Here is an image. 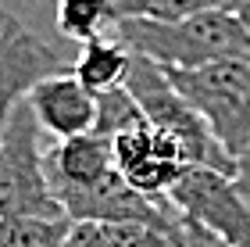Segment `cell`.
<instances>
[{
    "instance_id": "obj_1",
    "label": "cell",
    "mask_w": 250,
    "mask_h": 247,
    "mask_svg": "<svg viewBox=\"0 0 250 247\" xmlns=\"http://www.w3.org/2000/svg\"><path fill=\"white\" fill-rule=\"evenodd\" d=\"M118 40L161 68H204L250 61V29L232 7H211L183 22H118Z\"/></svg>"
},
{
    "instance_id": "obj_2",
    "label": "cell",
    "mask_w": 250,
    "mask_h": 247,
    "mask_svg": "<svg viewBox=\"0 0 250 247\" xmlns=\"http://www.w3.org/2000/svg\"><path fill=\"white\" fill-rule=\"evenodd\" d=\"M165 75L232 158L250 151V61L165 68Z\"/></svg>"
},
{
    "instance_id": "obj_3",
    "label": "cell",
    "mask_w": 250,
    "mask_h": 247,
    "mask_svg": "<svg viewBox=\"0 0 250 247\" xmlns=\"http://www.w3.org/2000/svg\"><path fill=\"white\" fill-rule=\"evenodd\" d=\"M125 90L136 97L146 122L161 126L165 133H172L179 140L189 165H208V168H218V172H229V176L236 172V158L214 140L208 122L186 104V97L168 83L161 65L132 54V68H129V79H125Z\"/></svg>"
},
{
    "instance_id": "obj_4",
    "label": "cell",
    "mask_w": 250,
    "mask_h": 247,
    "mask_svg": "<svg viewBox=\"0 0 250 247\" xmlns=\"http://www.w3.org/2000/svg\"><path fill=\"white\" fill-rule=\"evenodd\" d=\"M25 215H64V211L47 179L43 129L21 100L11 111L4 136H0V219Z\"/></svg>"
},
{
    "instance_id": "obj_5",
    "label": "cell",
    "mask_w": 250,
    "mask_h": 247,
    "mask_svg": "<svg viewBox=\"0 0 250 247\" xmlns=\"http://www.w3.org/2000/svg\"><path fill=\"white\" fill-rule=\"evenodd\" d=\"M168 204L186 226H200L232 247H250V204L229 172L189 165L172 186Z\"/></svg>"
},
{
    "instance_id": "obj_6",
    "label": "cell",
    "mask_w": 250,
    "mask_h": 247,
    "mask_svg": "<svg viewBox=\"0 0 250 247\" xmlns=\"http://www.w3.org/2000/svg\"><path fill=\"white\" fill-rule=\"evenodd\" d=\"M111 154H115L118 176L136 194H143L150 201H168L172 186L179 183V176L189 168L179 140L146 118L136 122L132 129L118 133L111 140Z\"/></svg>"
},
{
    "instance_id": "obj_7",
    "label": "cell",
    "mask_w": 250,
    "mask_h": 247,
    "mask_svg": "<svg viewBox=\"0 0 250 247\" xmlns=\"http://www.w3.org/2000/svg\"><path fill=\"white\" fill-rule=\"evenodd\" d=\"M25 104L36 118V126L58 143L72 136H86L97 126V93H89L72 75V68L40 79L25 93Z\"/></svg>"
},
{
    "instance_id": "obj_8",
    "label": "cell",
    "mask_w": 250,
    "mask_h": 247,
    "mask_svg": "<svg viewBox=\"0 0 250 247\" xmlns=\"http://www.w3.org/2000/svg\"><path fill=\"white\" fill-rule=\"evenodd\" d=\"M54 72H64L61 54L18 22L7 32V40L0 43V136H4L11 111L25 100V93L40 79H47Z\"/></svg>"
},
{
    "instance_id": "obj_9",
    "label": "cell",
    "mask_w": 250,
    "mask_h": 247,
    "mask_svg": "<svg viewBox=\"0 0 250 247\" xmlns=\"http://www.w3.org/2000/svg\"><path fill=\"white\" fill-rule=\"evenodd\" d=\"M115 168V154H111V140L100 133H86V136L61 140L47 151V179L54 197L64 190H83L97 179H104Z\"/></svg>"
},
{
    "instance_id": "obj_10",
    "label": "cell",
    "mask_w": 250,
    "mask_h": 247,
    "mask_svg": "<svg viewBox=\"0 0 250 247\" xmlns=\"http://www.w3.org/2000/svg\"><path fill=\"white\" fill-rule=\"evenodd\" d=\"M132 68V50L122 40L97 36L89 43H79V58L72 65V75L83 83L89 93H111V90L125 86Z\"/></svg>"
},
{
    "instance_id": "obj_11",
    "label": "cell",
    "mask_w": 250,
    "mask_h": 247,
    "mask_svg": "<svg viewBox=\"0 0 250 247\" xmlns=\"http://www.w3.org/2000/svg\"><path fill=\"white\" fill-rule=\"evenodd\" d=\"M211 7L236 11V0H111L115 25L118 22H183Z\"/></svg>"
},
{
    "instance_id": "obj_12",
    "label": "cell",
    "mask_w": 250,
    "mask_h": 247,
    "mask_svg": "<svg viewBox=\"0 0 250 247\" xmlns=\"http://www.w3.org/2000/svg\"><path fill=\"white\" fill-rule=\"evenodd\" d=\"M54 22L64 40L89 43L104 36L107 25H115V11H111V0H58Z\"/></svg>"
},
{
    "instance_id": "obj_13",
    "label": "cell",
    "mask_w": 250,
    "mask_h": 247,
    "mask_svg": "<svg viewBox=\"0 0 250 247\" xmlns=\"http://www.w3.org/2000/svg\"><path fill=\"white\" fill-rule=\"evenodd\" d=\"M68 229H72L68 215L0 219V247H64Z\"/></svg>"
},
{
    "instance_id": "obj_14",
    "label": "cell",
    "mask_w": 250,
    "mask_h": 247,
    "mask_svg": "<svg viewBox=\"0 0 250 247\" xmlns=\"http://www.w3.org/2000/svg\"><path fill=\"white\" fill-rule=\"evenodd\" d=\"M136 122H143V111H140L136 97H132L125 86H118V90H111V93H100V97H97V126H93V133L115 140L118 133L132 129Z\"/></svg>"
},
{
    "instance_id": "obj_15",
    "label": "cell",
    "mask_w": 250,
    "mask_h": 247,
    "mask_svg": "<svg viewBox=\"0 0 250 247\" xmlns=\"http://www.w3.org/2000/svg\"><path fill=\"white\" fill-rule=\"evenodd\" d=\"M107 233L115 247H186L183 226L165 229V226H150V222H118V226H107Z\"/></svg>"
},
{
    "instance_id": "obj_16",
    "label": "cell",
    "mask_w": 250,
    "mask_h": 247,
    "mask_svg": "<svg viewBox=\"0 0 250 247\" xmlns=\"http://www.w3.org/2000/svg\"><path fill=\"white\" fill-rule=\"evenodd\" d=\"M64 247H115V244H111L107 226H100V222H72Z\"/></svg>"
},
{
    "instance_id": "obj_17",
    "label": "cell",
    "mask_w": 250,
    "mask_h": 247,
    "mask_svg": "<svg viewBox=\"0 0 250 247\" xmlns=\"http://www.w3.org/2000/svg\"><path fill=\"white\" fill-rule=\"evenodd\" d=\"M183 244H186V247H232V244H225V240H218V237H211L208 229L186 226V222H183Z\"/></svg>"
},
{
    "instance_id": "obj_18",
    "label": "cell",
    "mask_w": 250,
    "mask_h": 247,
    "mask_svg": "<svg viewBox=\"0 0 250 247\" xmlns=\"http://www.w3.org/2000/svg\"><path fill=\"white\" fill-rule=\"evenodd\" d=\"M232 179H236V186H240L243 201L250 204V151H243L240 158H236V172H232Z\"/></svg>"
},
{
    "instance_id": "obj_19",
    "label": "cell",
    "mask_w": 250,
    "mask_h": 247,
    "mask_svg": "<svg viewBox=\"0 0 250 247\" xmlns=\"http://www.w3.org/2000/svg\"><path fill=\"white\" fill-rule=\"evenodd\" d=\"M15 25H18V18H15V15H11V11H7V7H0V43H4V40H7V32H11V29H15Z\"/></svg>"
},
{
    "instance_id": "obj_20",
    "label": "cell",
    "mask_w": 250,
    "mask_h": 247,
    "mask_svg": "<svg viewBox=\"0 0 250 247\" xmlns=\"http://www.w3.org/2000/svg\"><path fill=\"white\" fill-rule=\"evenodd\" d=\"M236 15H240V22L250 29V0H236Z\"/></svg>"
},
{
    "instance_id": "obj_21",
    "label": "cell",
    "mask_w": 250,
    "mask_h": 247,
    "mask_svg": "<svg viewBox=\"0 0 250 247\" xmlns=\"http://www.w3.org/2000/svg\"><path fill=\"white\" fill-rule=\"evenodd\" d=\"M25 4H43V0H25Z\"/></svg>"
}]
</instances>
